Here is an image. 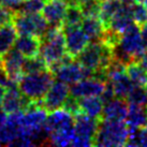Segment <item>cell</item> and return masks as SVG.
<instances>
[{
	"label": "cell",
	"mask_w": 147,
	"mask_h": 147,
	"mask_svg": "<svg viewBox=\"0 0 147 147\" xmlns=\"http://www.w3.org/2000/svg\"><path fill=\"white\" fill-rule=\"evenodd\" d=\"M130 134V128L123 120H106L99 123L94 140V146H126Z\"/></svg>",
	"instance_id": "1"
},
{
	"label": "cell",
	"mask_w": 147,
	"mask_h": 147,
	"mask_svg": "<svg viewBox=\"0 0 147 147\" xmlns=\"http://www.w3.org/2000/svg\"><path fill=\"white\" fill-rule=\"evenodd\" d=\"M55 82V75L49 69L37 73L24 74L17 83L18 89L31 101H41Z\"/></svg>",
	"instance_id": "2"
},
{
	"label": "cell",
	"mask_w": 147,
	"mask_h": 147,
	"mask_svg": "<svg viewBox=\"0 0 147 147\" xmlns=\"http://www.w3.org/2000/svg\"><path fill=\"white\" fill-rule=\"evenodd\" d=\"M68 53L62 27L49 26L47 31L41 38L39 55L44 59L49 67L62 59Z\"/></svg>",
	"instance_id": "3"
},
{
	"label": "cell",
	"mask_w": 147,
	"mask_h": 147,
	"mask_svg": "<svg viewBox=\"0 0 147 147\" xmlns=\"http://www.w3.org/2000/svg\"><path fill=\"white\" fill-rule=\"evenodd\" d=\"M12 23L18 36H36L40 39L44 36L49 27V23L40 13H15L13 15Z\"/></svg>",
	"instance_id": "4"
},
{
	"label": "cell",
	"mask_w": 147,
	"mask_h": 147,
	"mask_svg": "<svg viewBox=\"0 0 147 147\" xmlns=\"http://www.w3.org/2000/svg\"><path fill=\"white\" fill-rule=\"evenodd\" d=\"M117 44L127 54H129L134 59V61H140V59L147 52L141 34V26L135 23L130 25L123 32L120 33L119 42Z\"/></svg>",
	"instance_id": "5"
},
{
	"label": "cell",
	"mask_w": 147,
	"mask_h": 147,
	"mask_svg": "<svg viewBox=\"0 0 147 147\" xmlns=\"http://www.w3.org/2000/svg\"><path fill=\"white\" fill-rule=\"evenodd\" d=\"M53 73L58 81L65 83L68 85L69 84L72 85L74 83L81 81V80L94 76V72L84 68L78 60L76 61L72 60V61L62 63L54 71Z\"/></svg>",
	"instance_id": "6"
},
{
	"label": "cell",
	"mask_w": 147,
	"mask_h": 147,
	"mask_svg": "<svg viewBox=\"0 0 147 147\" xmlns=\"http://www.w3.org/2000/svg\"><path fill=\"white\" fill-rule=\"evenodd\" d=\"M69 96L70 88L68 87V84L57 81L53 83L49 91L45 94L43 99L40 101V104L47 112H52L57 109H61L65 100L69 98Z\"/></svg>",
	"instance_id": "7"
},
{
	"label": "cell",
	"mask_w": 147,
	"mask_h": 147,
	"mask_svg": "<svg viewBox=\"0 0 147 147\" xmlns=\"http://www.w3.org/2000/svg\"><path fill=\"white\" fill-rule=\"evenodd\" d=\"M65 40L67 53L73 58H76L80 53L89 44V38L81 28V26L62 27Z\"/></svg>",
	"instance_id": "8"
},
{
	"label": "cell",
	"mask_w": 147,
	"mask_h": 147,
	"mask_svg": "<svg viewBox=\"0 0 147 147\" xmlns=\"http://www.w3.org/2000/svg\"><path fill=\"white\" fill-rule=\"evenodd\" d=\"M49 135L53 132L74 129V115L63 107L49 112L44 125Z\"/></svg>",
	"instance_id": "9"
},
{
	"label": "cell",
	"mask_w": 147,
	"mask_h": 147,
	"mask_svg": "<svg viewBox=\"0 0 147 147\" xmlns=\"http://www.w3.org/2000/svg\"><path fill=\"white\" fill-rule=\"evenodd\" d=\"M106 82L96 78H88L72 84L70 87V94L74 98H83L90 96H100L105 88Z\"/></svg>",
	"instance_id": "10"
},
{
	"label": "cell",
	"mask_w": 147,
	"mask_h": 147,
	"mask_svg": "<svg viewBox=\"0 0 147 147\" xmlns=\"http://www.w3.org/2000/svg\"><path fill=\"white\" fill-rule=\"evenodd\" d=\"M31 103L32 101L22 94L17 86L7 90L3 100L1 102V106L7 112V114H12V113L26 111Z\"/></svg>",
	"instance_id": "11"
},
{
	"label": "cell",
	"mask_w": 147,
	"mask_h": 147,
	"mask_svg": "<svg viewBox=\"0 0 147 147\" xmlns=\"http://www.w3.org/2000/svg\"><path fill=\"white\" fill-rule=\"evenodd\" d=\"M68 5L67 0H46L42 9V15L49 26L61 27Z\"/></svg>",
	"instance_id": "12"
},
{
	"label": "cell",
	"mask_w": 147,
	"mask_h": 147,
	"mask_svg": "<svg viewBox=\"0 0 147 147\" xmlns=\"http://www.w3.org/2000/svg\"><path fill=\"white\" fill-rule=\"evenodd\" d=\"M25 61V57L18 52L16 49H10L8 53L2 56V67L7 72L9 78L14 82L20 81L23 74V63Z\"/></svg>",
	"instance_id": "13"
},
{
	"label": "cell",
	"mask_w": 147,
	"mask_h": 147,
	"mask_svg": "<svg viewBox=\"0 0 147 147\" xmlns=\"http://www.w3.org/2000/svg\"><path fill=\"white\" fill-rule=\"evenodd\" d=\"M100 119L78 113L74 115V135L94 141Z\"/></svg>",
	"instance_id": "14"
},
{
	"label": "cell",
	"mask_w": 147,
	"mask_h": 147,
	"mask_svg": "<svg viewBox=\"0 0 147 147\" xmlns=\"http://www.w3.org/2000/svg\"><path fill=\"white\" fill-rule=\"evenodd\" d=\"M129 104L125 99L114 98L104 103L102 119L106 120H123L127 117ZM101 119V120H102Z\"/></svg>",
	"instance_id": "15"
},
{
	"label": "cell",
	"mask_w": 147,
	"mask_h": 147,
	"mask_svg": "<svg viewBox=\"0 0 147 147\" xmlns=\"http://www.w3.org/2000/svg\"><path fill=\"white\" fill-rule=\"evenodd\" d=\"M130 3L131 2H123L120 9L117 11V13L114 15V17L111 20L110 25L106 29H111L115 32L121 33L130 25L134 23L133 18H132V15H131Z\"/></svg>",
	"instance_id": "16"
},
{
	"label": "cell",
	"mask_w": 147,
	"mask_h": 147,
	"mask_svg": "<svg viewBox=\"0 0 147 147\" xmlns=\"http://www.w3.org/2000/svg\"><path fill=\"white\" fill-rule=\"evenodd\" d=\"M14 46L24 57H34L40 53L41 39L36 36H20L17 37Z\"/></svg>",
	"instance_id": "17"
},
{
	"label": "cell",
	"mask_w": 147,
	"mask_h": 147,
	"mask_svg": "<svg viewBox=\"0 0 147 147\" xmlns=\"http://www.w3.org/2000/svg\"><path fill=\"white\" fill-rule=\"evenodd\" d=\"M78 105L80 111L83 114H86L94 117V118L102 119L103 107L104 102L100 96H90V97H83L78 99Z\"/></svg>",
	"instance_id": "18"
},
{
	"label": "cell",
	"mask_w": 147,
	"mask_h": 147,
	"mask_svg": "<svg viewBox=\"0 0 147 147\" xmlns=\"http://www.w3.org/2000/svg\"><path fill=\"white\" fill-rule=\"evenodd\" d=\"M126 123L132 129L147 127V104H129Z\"/></svg>",
	"instance_id": "19"
},
{
	"label": "cell",
	"mask_w": 147,
	"mask_h": 147,
	"mask_svg": "<svg viewBox=\"0 0 147 147\" xmlns=\"http://www.w3.org/2000/svg\"><path fill=\"white\" fill-rule=\"evenodd\" d=\"M81 28L89 38L90 42L101 41L105 31V27L98 16H85L81 24Z\"/></svg>",
	"instance_id": "20"
},
{
	"label": "cell",
	"mask_w": 147,
	"mask_h": 147,
	"mask_svg": "<svg viewBox=\"0 0 147 147\" xmlns=\"http://www.w3.org/2000/svg\"><path fill=\"white\" fill-rule=\"evenodd\" d=\"M109 81L112 83L116 98L126 100L127 97L130 94V91L132 90V88L134 87V84L129 78V76H128V74L126 72L116 74L114 76H112Z\"/></svg>",
	"instance_id": "21"
},
{
	"label": "cell",
	"mask_w": 147,
	"mask_h": 147,
	"mask_svg": "<svg viewBox=\"0 0 147 147\" xmlns=\"http://www.w3.org/2000/svg\"><path fill=\"white\" fill-rule=\"evenodd\" d=\"M17 36L18 33L12 22L0 26V56H3L13 49Z\"/></svg>",
	"instance_id": "22"
},
{
	"label": "cell",
	"mask_w": 147,
	"mask_h": 147,
	"mask_svg": "<svg viewBox=\"0 0 147 147\" xmlns=\"http://www.w3.org/2000/svg\"><path fill=\"white\" fill-rule=\"evenodd\" d=\"M123 4V1L120 0H102L100 3V11H99L98 17L102 22L105 29L109 27L111 20L114 17L120 7Z\"/></svg>",
	"instance_id": "23"
},
{
	"label": "cell",
	"mask_w": 147,
	"mask_h": 147,
	"mask_svg": "<svg viewBox=\"0 0 147 147\" xmlns=\"http://www.w3.org/2000/svg\"><path fill=\"white\" fill-rule=\"evenodd\" d=\"M126 73L135 86H145L147 83V72L139 61H133L126 65Z\"/></svg>",
	"instance_id": "24"
},
{
	"label": "cell",
	"mask_w": 147,
	"mask_h": 147,
	"mask_svg": "<svg viewBox=\"0 0 147 147\" xmlns=\"http://www.w3.org/2000/svg\"><path fill=\"white\" fill-rule=\"evenodd\" d=\"M84 17L85 16L81 10V7L78 3H70L68 5V9H67L61 27L81 26Z\"/></svg>",
	"instance_id": "25"
},
{
	"label": "cell",
	"mask_w": 147,
	"mask_h": 147,
	"mask_svg": "<svg viewBox=\"0 0 147 147\" xmlns=\"http://www.w3.org/2000/svg\"><path fill=\"white\" fill-rule=\"evenodd\" d=\"M47 69H49V65L40 55L27 58L25 59L23 63V74L37 73V72H41Z\"/></svg>",
	"instance_id": "26"
},
{
	"label": "cell",
	"mask_w": 147,
	"mask_h": 147,
	"mask_svg": "<svg viewBox=\"0 0 147 147\" xmlns=\"http://www.w3.org/2000/svg\"><path fill=\"white\" fill-rule=\"evenodd\" d=\"M126 146H144L147 147V127L130 128V134Z\"/></svg>",
	"instance_id": "27"
},
{
	"label": "cell",
	"mask_w": 147,
	"mask_h": 147,
	"mask_svg": "<svg viewBox=\"0 0 147 147\" xmlns=\"http://www.w3.org/2000/svg\"><path fill=\"white\" fill-rule=\"evenodd\" d=\"M131 15L136 25L143 26L147 24V5L140 1H134L130 3Z\"/></svg>",
	"instance_id": "28"
},
{
	"label": "cell",
	"mask_w": 147,
	"mask_h": 147,
	"mask_svg": "<svg viewBox=\"0 0 147 147\" xmlns=\"http://www.w3.org/2000/svg\"><path fill=\"white\" fill-rule=\"evenodd\" d=\"M45 0H23L17 5L15 13H25V14H36L42 12ZM14 13V14H15Z\"/></svg>",
	"instance_id": "29"
},
{
	"label": "cell",
	"mask_w": 147,
	"mask_h": 147,
	"mask_svg": "<svg viewBox=\"0 0 147 147\" xmlns=\"http://www.w3.org/2000/svg\"><path fill=\"white\" fill-rule=\"evenodd\" d=\"M129 104H147V94L143 86H135L132 88L129 96L126 99Z\"/></svg>",
	"instance_id": "30"
},
{
	"label": "cell",
	"mask_w": 147,
	"mask_h": 147,
	"mask_svg": "<svg viewBox=\"0 0 147 147\" xmlns=\"http://www.w3.org/2000/svg\"><path fill=\"white\" fill-rule=\"evenodd\" d=\"M100 0H89L87 2L78 4L81 7L84 16H98L100 11Z\"/></svg>",
	"instance_id": "31"
},
{
	"label": "cell",
	"mask_w": 147,
	"mask_h": 147,
	"mask_svg": "<svg viewBox=\"0 0 147 147\" xmlns=\"http://www.w3.org/2000/svg\"><path fill=\"white\" fill-rule=\"evenodd\" d=\"M14 13L10 8H8L7 5L0 3V26H2L4 24L11 23L13 18Z\"/></svg>",
	"instance_id": "32"
},
{
	"label": "cell",
	"mask_w": 147,
	"mask_h": 147,
	"mask_svg": "<svg viewBox=\"0 0 147 147\" xmlns=\"http://www.w3.org/2000/svg\"><path fill=\"white\" fill-rule=\"evenodd\" d=\"M23 0H0V3L7 5L8 8H10L13 11V13H15L16 11L17 5L21 3Z\"/></svg>",
	"instance_id": "33"
},
{
	"label": "cell",
	"mask_w": 147,
	"mask_h": 147,
	"mask_svg": "<svg viewBox=\"0 0 147 147\" xmlns=\"http://www.w3.org/2000/svg\"><path fill=\"white\" fill-rule=\"evenodd\" d=\"M8 120V114L7 112L2 109V106H0V130L3 128V126L7 123Z\"/></svg>",
	"instance_id": "34"
},
{
	"label": "cell",
	"mask_w": 147,
	"mask_h": 147,
	"mask_svg": "<svg viewBox=\"0 0 147 147\" xmlns=\"http://www.w3.org/2000/svg\"><path fill=\"white\" fill-rule=\"evenodd\" d=\"M141 34H142L144 45L146 46V49H147V24L141 26Z\"/></svg>",
	"instance_id": "35"
},
{
	"label": "cell",
	"mask_w": 147,
	"mask_h": 147,
	"mask_svg": "<svg viewBox=\"0 0 147 147\" xmlns=\"http://www.w3.org/2000/svg\"><path fill=\"white\" fill-rule=\"evenodd\" d=\"M140 63H141V65H143V68L145 70H146V72H147V52H146V54H145V55H144L143 57L141 58V59H140Z\"/></svg>",
	"instance_id": "36"
},
{
	"label": "cell",
	"mask_w": 147,
	"mask_h": 147,
	"mask_svg": "<svg viewBox=\"0 0 147 147\" xmlns=\"http://www.w3.org/2000/svg\"><path fill=\"white\" fill-rule=\"evenodd\" d=\"M5 92H7V88H5L4 86H1V85H0V104H1L2 100H3Z\"/></svg>",
	"instance_id": "37"
},
{
	"label": "cell",
	"mask_w": 147,
	"mask_h": 147,
	"mask_svg": "<svg viewBox=\"0 0 147 147\" xmlns=\"http://www.w3.org/2000/svg\"><path fill=\"white\" fill-rule=\"evenodd\" d=\"M123 2H134V1H138V0H120Z\"/></svg>",
	"instance_id": "38"
},
{
	"label": "cell",
	"mask_w": 147,
	"mask_h": 147,
	"mask_svg": "<svg viewBox=\"0 0 147 147\" xmlns=\"http://www.w3.org/2000/svg\"><path fill=\"white\" fill-rule=\"evenodd\" d=\"M68 1V3H76V0H67Z\"/></svg>",
	"instance_id": "39"
},
{
	"label": "cell",
	"mask_w": 147,
	"mask_h": 147,
	"mask_svg": "<svg viewBox=\"0 0 147 147\" xmlns=\"http://www.w3.org/2000/svg\"><path fill=\"white\" fill-rule=\"evenodd\" d=\"M0 68H2V58H0Z\"/></svg>",
	"instance_id": "40"
},
{
	"label": "cell",
	"mask_w": 147,
	"mask_h": 147,
	"mask_svg": "<svg viewBox=\"0 0 147 147\" xmlns=\"http://www.w3.org/2000/svg\"><path fill=\"white\" fill-rule=\"evenodd\" d=\"M145 90H146V94H147V83H146V85H145Z\"/></svg>",
	"instance_id": "41"
},
{
	"label": "cell",
	"mask_w": 147,
	"mask_h": 147,
	"mask_svg": "<svg viewBox=\"0 0 147 147\" xmlns=\"http://www.w3.org/2000/svg\"><path fill=\"white\" fill-rule=\"evenodd\" d=\"M101 1H102V0H101Z\"/></svg>",
	"instance_id": "42"
}]
</instances>
